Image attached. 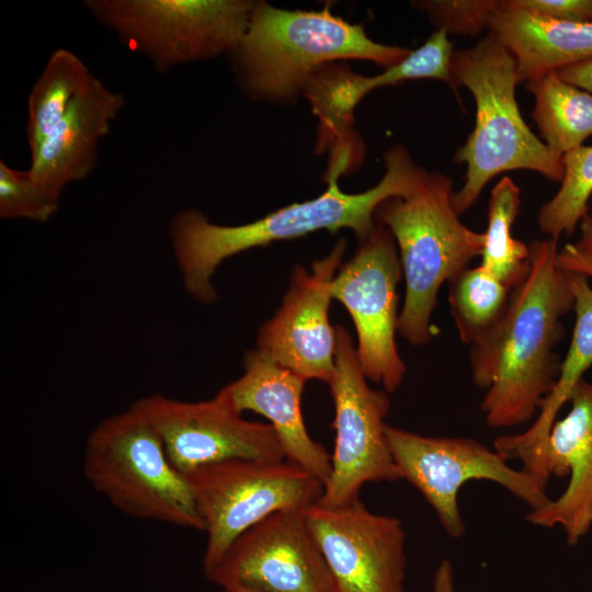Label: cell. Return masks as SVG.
<instances>
[{
    "mask_svg": "<svg viewBox=\"0 0 592 592\" xmlns=\"http://www.w3.org/2000/svg\"><path fill=\"white\" fill-rule=\"evenodd\" d=\"M511 2L522 10L547 19L592 22V0H511Z\"/></svg>",
    "mask_w": 592,
    "mask_h": 592,
    "instance_id": "83f0119b",
    "label": "cell"
},
{
    "mask_svg": "<svg viewBox=\"0 0 592 592\" xmlns=\"http://www.w3.org/2000/svg\"><path fill=\"white\" fill-rule=\"evenodd\" d=\"M530 250V270L503 315L470 344L471 379L486 390L480 408L493 429L537 417L559 376L562 318L574 309L569 272L557 262L558 240H534Z\"/></svg>",
    "mask_w": 592,
    "mask_h": 592,
    "instance_id": "6da1fadb",
    "label": "cell"
},
{
    "mask_svg": "<svg viewBox=\"0 0 592 592\" xmlns=\"http://www.w3.org/2000/svg\"><path fill=\"white\" fill-rule=\"evenodd\" d=\"M124 104L121 92L93 77L31 158V179L57 201L66 185L86 180L98 162L100 140Z\"/></svg>",
    "mask_w": 592,
    "mask_h": 592,
    "instance_id": "ac0fdd59",
    "label": "cell"
},
{
    "mask_svg": "<svg viewBox=\"0 0 592 592\" xmlns=\"http://www.w3.org/2000/svg\"><path fill=\"white\" fill-rule=\"evenodd\" d=\"M500 0H426L412 5L428 13L436 30L447 34L478 35L489 29Z\"/></svg>",
    "mask_w": 592,
    "mask_h": 592,
    "instance_id": "4316f807",
    "label": "cell"
},
{
    "mask_svg": "<svg viewBox=\"0 0 592 592\" xmlns=\"http://www.w3.org/2000/svg\"><path fill=\"white\" fill-rule=\"evenodd\" d=\"M453 181L426 172L406 196L384 201L375 219L392 235L406 282L398 332L410 344H428L433 338L432 314L445 282L480 257L483 232L464 225L453 206Z\"/></svg>",
    "mask_w": 592,
    "mask_h": 592,
    "instance_id": "5b68a950",
    "label": "cell"
},
{
    "mask_svg": "<svg viewBox=\"0 0 592 592\" xmlns=\"http://www.w3.org/2000/svg\"><path fill=\"white\" fill-rule=\"evenodd\" d=\"M83 474L125 514L204 531L186 477L171 464L159 433L133 405L89 434Z\"/></svg>",
    "mask_w": 592,
    "mask_h": 592,
    "instance_id": "8992f818",
    "label": "cell"
},
{
    "mask_svg": "<svg viewBox=\"0 0 592 592\" xmlns=\"http://www.w3.org/2000/svg\"><path fill=\"white\" fill-rule=\"evenodd\" d=\"M433 592H455L453 567L448 559H443L435 570Z\"/></svg>",
    "mask_w": 592,
    "mask_h": 592,
    "instance_id": "4dcf8cb0",
    "label": "cell"
},
{
    "mask_svg": "<svg viewBox=\"0 0 592 592\" xmlns=\"http://www.w3.org/2000/svg\"><path fill=\"white\" fill-rule=\"evenodd\" d=\"M254 0H86L83 5L158 72L229 56L239 44Z\"/></svg>",
    "mask_w": 592,
    "mask_h": 592,
    "instance_id": "52a82bcc",
    "label": "cell"
},
{
    "mask_svg": "<svg viewBox=\"0 0 592 592\" xmlns=\"http://www.w3.org/2000/svg\"><path fill=\"white\" fill-rule=\"evenodd\" d=\"M59 201L48 195L30 177L0 160V217L45 223L57 212Z\"/></svg>",
    "mask_w": 592,
    "mask_h": 592,
    "instance_id": "484cf974",
    "label": "cell"
},
{
    "mask_svg": "<svg viewBox=\"0 0 592 592\" xmlns=\"http://www.w3.org/2000/svg\"><path fill=\"white\" fill-rule=\"evenodd\" d=\"M346 242L311 263V272L296 265L275 315L258 331V349L306 382L328 385L335 369V327L329 320L331 283L342 264Z\"/></svg>",
    "mask_w": 592,
    "mask_h": 592,
    "instance_id": "9a60e30c",
    "label": "cell"
},
{
    "mask_svg": "<svg viewBox=\"0 0 592 592\" xmlns=\"http://www.w3.org/2000/svg\"><path fill=\"white\" fill-rule=\"evenodd\" d=\"M568 272L574 296L576 322L569 349L561 360L557 382L527 430L517 434L500 435L493 442V448L502 457L506 460H519L522 469L534 477L539 452L559 410L592 366V286L588 276Z\"/></svg>",
    "mask_w": 592,
    "mask_h": 592,
    "instance_id": "ffe728a7",
    "label": "cell"
},
{
    "mask_svg": "<svg viewBox=\"0 0 592 592\" xmlns=\"http://www.w3.org/2000/svg\"><path fill=\"white\" fill-rule=\"evenodd\" d=\"M385 173L379 182L361 193H345L338 180L328 181L319 196L293 203L254 221L219 225L198 209L178 213L170 224V241L187 293L203 304L217 298L212 277L226 259L251 248L312 234L320 229L354 231L358 241L376 227L378 206L392 196L410 194L426 174L403 145L384 153Z\"/></svg>",
    "mask_w": 592,
    "mask_h": 592,
    "instance_id": "7a4b0ae2",
    "label": "cell"
},
{
    "mask_svg": "<svg viewBox=\"0 0 592 592\" xmlns=\"http://www.w3.org/2000/svg\"><path fill=\"white\" fill-rule=\"evenodd\" d=\"M401 276L396 241L377 223L354 254L341 264L331 283L332 299L346 308L355 326V349L365 377L382 383L388 394L401 386L406 375L396 343L397 286Z\"/></svg>",
    "mask_w": 592,
    "mask_h": 592,
    "instance_id": "8fae6325",
    "label": "cell"
},
{
    "mask_svg": "<svg viewBox=\"0 0 592 592\" xmlns=\"http://www.w3.org/2000/svg\"><path fill=\"white\" fill-rule=\"evenodd\" d=\"M557 262L566 271L592 277V250L583 249L576 242L567 243L559 249Z\"/></svg>",
    "mask_w": 592,
    "mask_h": 592,
    "instance_id": "f1b7e54d",
    "label": "cell"
},
{
    "mask_svg": "<svg viewBox=\"0 0 592 592\" xmlns=\"http://www.w3.org/2000/svg\"><path fill=\"white\" fill-rule=\"evenodd\" d=\"M206 532L204 571L247 530L269 515L305 509L320 499L323 483L284 460L236 458L185 475Z\"/></svg>",
    "mask_w": 592,
    "mask_h": 592,
    "instance_id": "ba28073f",
    "label": "cell"
},
{
    "mask_svg": "<svg viewBox=\"0 0 592 592\" xmlns=\"http://www.w3.org/2000/svg\"><path fill=\"white\" fill-rule=\"evenodd\" d=\"M562 158L565 174L560 187L537 215L539 229L556 240L576 231L589 214L592 194V146H580Z\"/></svg>",
    "mask_w": 592,
    "mask_h": 592,
    "instance_id": "d4e9b609",
    "label": "cell"
},
{
    "mask_svg": "<svg viewBox=\"0 0 592 592\" xmlns=\"http://www.w3.org/2000/svg\"><path fill=\"white\" fill-rule=\"evenodd\" d=\"M489 30L513 54L520 82L592 58V22L547 19L500 0Z\"/></svg>",
    "mask_w": 592,
    "mask_h": 592,
    "instance_id": "d6986e66",
    "label": "cell"
},
{
    "mask_svg": "<svg viewBox=\"0 0 592 592\" xmlns=\"http://www.w3.org/2000/svg\"><path fill=\"white\" fill-rule=\"evenodd\" d=\"M133 406L159 433L171 464L184 476L228 459H286L273 426L243 419L221 389L204 401L152 394Z\"/></svg>",
    "mask_w": 592,
    "mask_h": 592,
    "instance_id": "4fadbf2b",
    "label": "cell"
},
{
    "mask_svg": "<svg viewBox=\"0 0 592 592\" xmlns=\"http://www.w3.org/2000/svg\"><path fill=\"white\" fill-rule=\"evenodd\" d=\"M388 444L402 479L430 504L453 538L466 533L458 505L462 487L473 480H489L526 503L531 511L546 505V485L524 469H514L494 448L471 437L425 436L386 425Z\"/></svg>",
    "mask_w": 592,
    "mask_h": 592,
    "instance_id": "9c48e42d",
    "label": "cell"
},
{
    "mask_svg": "<svg viewBox=\"0 0 592 592\" xmlns=\"http://www.w3.org/2000/svg\"><path fill=\"white\" fill-rule=\"evenodd\" d=\"M511 289L482 266L467 267L448 282V303L458 337L471 344L503 315Z\"/></svg>",
    "mask_w": 592,
    "mask_h": 592,
    "instance_id": "cb8c5ba5",
    "label": "cell"
},
{
    "mask_svg": "<svg viewBox=\"0 0 592 592\" xmlns=\"http://www.w3.org/2000/svg\"><path fill=\"white\" fill-rule=\"evenodd\" d=\"M520 207V187L510 177H503L490 193L479 265L511 291L524 280L531 264L530 244L512 236Z\"/></svg>",
    "mask_w": 592,
    "mask_h": 592,
    "instance_id": "603a6c76",
    "label": "cell"
},
{
    "mask_svg": "<svg viewBox=\"0 0 592 592\" xmlns=\"http://www.w3.org/2000/svg\"><path fill=\"white\" fill-rule=\"evenodd\" d=\"M223 592H253V591L239 589V588H228V589H223Z\"/></svg>",
    "mask_w": 592,
    "mask_h": 592,
    "instance_id": "d6a6232c",
    "label": "cell"
},
{
    "mask_svg": "<svg viewBox=\"0 0 592 592\" xmlns=\"http://www.w3.org/2000/svg\"><path fill=\"white\" fill-rule=\"evenodd\" d=\"M206 578L253 592H340L304 509L275 512L243 532Z\"/></svg>",
    "mask_w": 592,
    "mask_h": 592,
    "instance_id": "7c38bea8",
    "label": "cell"
},
{
    "mask_svg": "<svg viewBox=\"0 0 592 592\" xmlns=\"http://www.w3.org/2000/svg\"><path fill=\"white\" fill-rule=\"evenodd\" d=\"M534 95L532 117L544 144L557 156L583 146L592 135V94L551 71L526 81Z\"/></svg>",
    "mask_w": 592,
    "mask_h": 592,
    "instance_id": "44dd1931",
    "label": "cell"
},
{
    "mask_svg": "<svg viewBox=\"0 0 592 592\" xmlns=\"http://www.w3.org/2000/svg\"><path fill=\"white\" fill-rule=\"evenodd\" d=\"M334 327L335 369L329 387L335 439L331 473L317 502L329 508L358 500L365 483L402 479L386 435L388 392L368 386L350 332Z\"/></svg>",
    "mask_w": 592,
    "mask_h": 592,
    "instance_id": "30bf717a",
    "label": "cell"
},
{
    "mask_svg": "<svg viewBox=\"0 0 592 592\" xmlns=\"http://www.w3.org/2000/svg\"><path fill=\"white\" fill-rule=\"evenodd\" d=\"M452 89L467 88L475 99V126L454 160L465 163L464 185L453 194L458 215L477 201L496 175L513 170L535 171L561 182L563 158L554 153L523 119L515 88L520 83L513 54L491 33L473 47L454 50Z\"/></svg>",
    "mask_w": 592,
    "mask_h": 592,
    "instance_id": "277c9868",
    "label": "cell"
},
{
    "mask_svg": "<svg viewBox=\"0 0 592 592\" xmlns=\"http://www.w3.org/2000/svg\"><path fill=\"white\" fill-rule=\"evenodd\" d=\"M304 513L340 592H403L407 534L398 517L373 513L360 499L316 502Z\"/></svg>",
    "mask_w": 592,
    "mask_h": 592,
    "instance_id": "5bb4252c",
    "label": "cell"
},
{
    "mask_svg": "<svg viewBox=\"0 0 592 592\" xmlns=\"http://www.w3.org/2000/svg\"><path fill=\"white\" fill-rule=\"evenodd\" d=\"M581 237L576 242L579 247L592 250V215L588 214L580 224Z\"/></svg>",
    "mask_w": 592,
    "mask_h": 592,
    "instance_id": "1f68e13d",
    "label": "cell"
},
{
    "mask_svg": "<svg viewBox=\"0 0 592 592\" xmlns=\"http://www.w3.org/2000/svg\"><path fill=\"white\" fill-rule=\"evenodd\" d=\"M242 364L243 374L221 390L239 412L249 410L269 419L286 460L325 485L331 473V455L306 429L300 410L306 380L258 348L244 354Z\"/></svg>",
    "mask_w": 592,
    "mask_h": 592,
    "instance_id": "e0dca14e",
    "label": "cell"
},
{
    "mask_svg": "<svg viewBox=\"0 0 592 592\" xmlns=\"http://www.w3.org/2000/svg\"><path fill=\"white\" fill-rule=\"evenodd\" d=\"M567 402L570 410L555 421L539 452L536 477L546 486L550 476H569V482L526 520L542 527L560 526L574 546L592 527V382L581 379Z\"/></svg>",
    "mask_w": 592,
    "mask_h": 592,
    "instance_id": "2e32d148",
    "label": "cell"
},
{
    "mask_svg": "<svg viewBox=\"0 0 592 592\" xmlns=\"http://www.w3.org/2000/svg\"><path fill=\"white\" fill-rule=\"evenodd\" d=\"M411 49L372 39L362 23L322 10H287L257 1L230 58L235 80L253 101L295 103L322 66L357 59L388 68Z\"/></svg>",
    "mask_w": 592,
    "mask_h": 592,
    "instance_id": "3957f363",
    "label": "cell"
},
{
    "mask_svg": "<svg viewBox=\"0 0 592 592\" xmlns=\"http://www.w3.org/2000/svg\"><path fill=\"white\" fill-rule=\"evenodd\" d=\"M557 72L565 81L592 94V58L565 67Z\"/></svg>",
    "mask_w": 592,
    "mask_h": 592,
    "instance_id": "f546056e",
    "label": "cell"
},
{
    "mask_svg": "<svg viewBox=\"0 0 592 592\" xmlns=\"http://www.w3.org/2000/svg\"><path fill=\"white\" fill-rule=\"evenodd\" d=\"M93 77L73 52L57 48L52 53L27 98L26 138L31 158Z\"/></svg>",
    "mask_w": 592,
    "mask_h": 592,
    "instance_id": "7402d4cb",
    "label": "cell"
}]
</instances>
